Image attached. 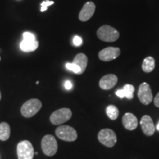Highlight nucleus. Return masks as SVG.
I'll list each match as a JSON object with an SVG mask.
<instances>
[{
  "label": "nucleus",
  "mask_w": 159,
  "mask_h": 159,
  "mask_svg": "<svg viewBox=\"0 0 159 159\" xmlns=\"http://www.w3.org/2000/svg\"><path fill=\"white\" fill-rule=\"evenodd\" d=\"M42 107V103L38 99H31L24 103L21 108V114L26 118L35 116Z\"/></svg>",
  "instance_id": "nucleus-1"
},
{
  "label": "nucleus",
  "mask_w": 159,
  "mask_h": 159,
  "mask_svg": "<svg viewBox=\"0 0 159 159\" xmlns=\"http://www.w3.org/2000/svg\"><path fill=\"white\" fill-rule=\"evenodd\" d=\"M97 35L101 41L106 42H114L119 38V32L109 25H103L99 27Z\"/></svg>",
  "instance_id": "nucleus-2"
},
{
  "label": "nucleus",
  "mask_w": 159,
  "mask_h": 159,
  "mask_svg": "<svg viewBox=\"0 0 159 159\" xmlns=\"http://www.w3.org/2000/svg\"><path fill=\"white\" fill-rule=\"evenodd\" d=\"M57 142L52 135H46L41 140V148L46 156H52L57 151Z\"/></svg>",
  "instance_id": "nucleus-3"
},
{
  "label": "nucleus",
  "mask_w": 159,
  "mask_h": 159,
  "mask_svg": "<svg viewBox=\"0 0 159 159\" xmlns=\"http://www.w3.org/2000/svg\"><path fill=\"white\" fill-rule=\"evenodd\" d=\"M55 134L61 140L74 142L77 139V133L75 128L69 125H61L55 130Z\"/></svg>",
  "instance_id": "nucleus-4"
},
{
  "label": "nucleus",
  "mask_w": 159,
  "mask_h": 159,
  "mask_svg": "<svg viewBox=\"0 0 159 159\" xmlns=\"http://www.w3.org/2000/svg\"><path fill=\"white\" fill-rule=\"evenodd\" d=\"M97 137H98L99 142L108 148L114 147L117 142V137L115 132L109 128L101 130L99 132Z\"/></svg>",
  "instance_id": "nucleus-5"
},
{
  "label": "nucleus",
  "mask_w": 159,
  "mask_h": 159,
  "mask_svg": "<svg viewBox=\"0 0 159 159\" xmlns=\"http://www.w3.org/2000/svg\"><path fill=\"white\" fill-rule=\"evenodd\" d=\"M34 155V149L30 142L25 140L18 144L17 156L19 159H33Z\"/></svg>",
  "instance_id": "nucleus-6"
},
{
  "label": "nucleus",
  "mask_w": 159,
  "mask_h": 159,
  "mask_svg": "<svg viewBox=\"0 0 159 159\" xmlns=\"http://www.w3.org/2000/svg\"><path fill=\"white\" fill-rule=\"evenodd\" d=\"M72 112L69 108H61L53 112L50 116V122L52 124L58 125L66 122L71 118Z\"/></svg>",
  "instance_id": "nucleus-7"
},
{
  "label": "nucleus",
  "mask_w": 159,
  "mask_h": 159,
  "mask_svg": "<svg viewBox=\"0 0 159 159\" xmlns=\"http://www.w3.org/2000/svg\"><path fill=\"white\" fill-rule=\"evenodd\" d=\"M138 97L139 101L142 103L143 105H148L152 102V93L150 85L148 83H142L139 85L138 91Z\"/></svg>",
  "instance_id": "nucleus-8"
},
{
  "label": "nucleus",
  "mask_w": 159,
  "mask_h": 159,
  "mask_svg": "<svg viewBox=\"0 0 159 159\" xmlns=\"http://www.w3.org/2000/svg\"><path fill=\"white\" fill-rule=\"evenodd\" d=\"M121 51L118 47H107L99 52V58L102 61H111L120 55Z\"/></svg>",
  "instance_id": "nucleus-9"
},
{
  "label": "nucleus",
  "mask_w": 159,
  "mask_h": 159,
  "mask_svg": "<svg viewBox=\"0 0 159 159\" xmlns=\"http://www.w3.org/2000/svg\"><path fill=\"white\" fill-rule=\"evenodd\" d=\"M140 125L143 133L146 136H151L154 134L156 129H155L153 121L149 115H144L142 116Z\"/></svg>",
  "instance_id": "nucleus-10"
},
{
  "label": "nucleus",
  "mask_w": 159,
  "mask_h": 159,
  "mask_svg": "<svg viewBox=\"0 0 159 159\" xmlns=\"http://www.w3.org/2000/svg\"><path fill=\"white\" fill-rule=\"evenodd\" d=\"M96 6L93 2H88L84 5L80 12L79 19L81 21H87L94 14Z\"/></svg>",
  "instance_id": "nucleus-11"
},
{
  "label": "nucleus",
  "mask_w": 159,
  "mask_h": 159,
  "mask_svg": "<svg viewBox=\"0 0 159 159\" xmlns=\"http://www.w3.org/2000/svg\"><path fill=\"white\" fill-rule=\"evenodd\" d=\"M118 82V77L115 75L109 74L103 76L99 80V87L103 90H109L114 88Z\"/></svg>",
  "instance_id": "nucleus-12"
},
{
  "label": "nucleus",
  "mask_w": 159,
  "mask_h": 159,
  "mask_svg": "<svg viewBox=\"0 0 159 159\" xmlns=\"http://www.w3.org/2000/svg\"><path fill=\"white\" fill-rule=\"evenodd\" d=\"M122 124L127 130H136V128L138 127V119L132 113H126L122 117Z\"/></svg>",
  "instance_id": "nucleus-13"
},
{
  "label": "nucleus",
  "mask_w": 159,
  "mask_h": 159,
  "mask_svg": "<svg viewBox=\"0 0 159 159\" xmlns=\"http://www.w3.org/2000/svg\"><path fill=\"white\" fill-rule=\"evenodd\" d=\"M72 63L78 66L80 68L81 74H83L85 71L87 64H88V57L83 53H79V54H77L75 57Z\"/></svg>",
  "instance_id": "nucleus-14"
},
{
  "label": "nucleus",
  "mask_w": 159,
  "mask_h": 159,
  "mask_svg": "<svg viewBox=\"0 0 159 159\" xmlns=\"http://www.w3.org/2000/svg\"><path fill=\"white\" fill-rule=\"evenodd\" d=\"M39 47V42L35 41H25L23 40L20 43V48L25 52L35 51Z\"/></svg>",
  "instance_id": "nucleus-15"
},
{
  "label": "nucleus",
  "mask_w": 159,
  "mask_h": 159,
  "mask_svg": "<svg viewBox=\"0 0 159 159\" xmlns=\"http://www.w3.org/2000/svg\"><path fill=\"white\" fill-rule=\"evenodd\" d=\"M11 136V128L7 122L0 123V140L6 141Z\"/></svg>",
  "instance_id": "nucleus-16"
},
{
  "label": "nucleus",
  "mask_w": 159,
  "mask_h": 159,
  "mask_svg": "<svg viewBox=\"0 0 159 159\" xmlns=\"http://www.w3.org/2000/svg\"><path fill=\"white\" fill-rule=\"evenodd\" d=\"M155 69V59L152 57H147L142 63V69L144 72L150 73Z\"/></svg>",
  "instance_id": "nucleus-17"
},
{
  "label": "nucleus",
  "mask_w": 159,
  "mask_h": 159,
  "mask_svg": "<svg viewBox=\"0 0 159 159\" xmlns=\"http://www.w3.org/2000/svg\"><path fill=\"white\" fill-rule=\"evenodd\" d=\"M106 114L111 120H116L119 116L118 108L114 105H108L106 108Z\"/></svg>",
  "instance_id": "nucleus-18"
},
{
  "label": "nucleus",
  "mask_w": 159,
  "mask_h": 159,
  "mask_svg": "<svg viewBox=\"0 0 159 159\" xmlns=\"http://www.w3.org/2000/svg\"><path fill=\"white\" fill-rule=\"evenodd\" d=\"M123 91H124L125 97L129 99H131L134 98V86L130 84H127L125 85L122 89Z\"/></svg>",
  "instance_id": "nucleus-19"
},
{
  "label": "nucleus",
  "mask_w": 159,
  "mask_h": 159,
  "mask_svg": "<svg viewBox=\"0 0 159 159\" xmlns=\"http://www.w3.org/2000/svg\"><path fill=\"white\" fill-rule=\"evenodd\" d=\"M66 68L68 69V70H70L71 71H73V72H75V74L81 75L80 68L77 65L75 64V63H67L66 64Z\"/></svg>",
  "instance_id": "nucleus-20"
},
{
  "label": "nucleus",
  "mask_w": 159,
  "mask_h": 159,
  "mask_svg": "<svg viewBox=\"0 0 159 159\" xmlns=\"http://www.w3.org/2000/svg\"><path fill=\"white\" fill-rule=\"evenodd\" d=\"M23 40H25V41H35V36L33 33L25 32L23 33Z\"/></svg>",
  "instance_id": "nucleus-21"
},
{
  "label": "nucleus",
  "mask_w": 159,
  "mask_h": 159,
  "mask_svg": "<svg viewBox=\"0 0 159 159\" xmlns=\"http://www.w3.org/2000/svg\"><path fill=\"white\" fill-rule=\"evenodd\" d=\"M54 4V2L53 1H49V0H47V1H43L41 2V12H44L47 10V7L48 6L52 5Z\"/></svg>",
  "instance_id": "nucleus-22"
},
{
  "label": "nucleus",
  "mask_w": 159,
  "mask_h": 159,
  "mask_svg": "<svg viewBox=\"0 0 159 159\" xmlns=\"http://www.w3.org/2000/svg\"><path fill=\"white\" fill-rule=\"evenodd\" d=\"M73 43H74L75 46H77V47H79V46H80L83 43V40L80 37L76 35V36H75L74 39H73Z\"/></svg>",
  "instance_id": "nucleus-23"
},
{
  "label": "nucleus",
  "mask_w": 159,
  "mask_h": 159,
  "mask_svg": "<svg viewBox=\"0 0 159 159\" xmlns=\"http://www.w3.org/2000/svg\"><path fill=\"white\" fill-rule=\"evenodd\" d=\"M64 86H65V88L67 89V90H69V89H71V88H72V84H71V81H69V80L66 81Z\"/></svg>",
  "instance_id": "nucleus-24"
},
{
  "label": "nucleus",
  "mask_w": 159,
  "mask_h": 159,
  "mask_svg": "<svg viewBox=\"0 0 159 159\" xmlns=\"http://www.w3.org/2000/svg\"><path fill=\"white\" fill-rule=\"evenodd\" d=\"M154 104L157 108H159V92L157 94L156 97L154 98Z\"/></svg>",
  "instance_id": "nucleus-25"
},
{
  "label": "nucleus",
  "mask_w": 159,
  "mask_h": 159,
  "mask_svg": "<svg viewBox=\"0 0 159 159\" xmlns=\"http://www.w3.org/2000/svg\"><path fill=\"white\" fill-rule=\"evenodd\" d=\"M156 129H157V130H159V122H158V125H157Z\"/></svg>",
  "instance_id": "nucleus-26"
},
{
  "label": "nucleus",
  "mask_w": 159,
  "mask_h": 159,
  "mask_svg": "<svg viewBox=\"0 0 159 159\" xmlns=\"http://www.w3.org/2000/svg\"><path fill=\"white\" fill-rule=\"evenodd\" d=\"M2 98V95H1V91H0V99Z\"/></svg>",
  "instance_id": "nucleus-27"
},
{
  "label": "nucleus",
  "mask_w": 159,
  "mask_h": 159,
  "mask_svg": "<svg viewBox=\"0 0 159 159\" xmlns=\"http://www.w3.org/2000/svg\"><path fill=\"white\" fill-rule=\"evenodd\" d=\"M0 61H1V57H0Z\"/></svg>",
  "instance_id": "nucleus-28"
}]
</instances>
